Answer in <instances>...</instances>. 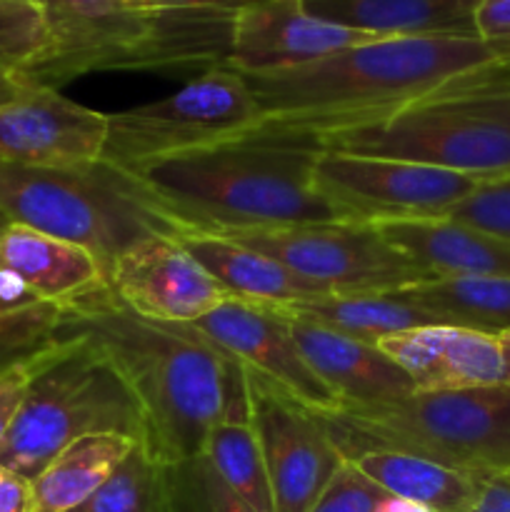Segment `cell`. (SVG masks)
<instances>
[{"mask_svg":"<svg viewBox=\"0 0 510 512\" xmlns=\"http://www.w3.org/2000/svg\"><path fill=\"white\" fill-rule=\"evenodd\" d=\"M445 218L510 240V173L480 180L478 188Z\"/></svg>","mask_w":510,"mask_h":512,"instance_id":"obj_31","label":"cell"},{"mask_svg":"<svg viewBox=\"0 0 510 512\" xmlns=\"http://www.w3.org/2000/svg\"><path fill=\"white\" fill-rule=\"evenodd\" d=\"M350 463L388 495L413 500L430 512H465L480 483V475L398 450H370Z\"/></svg>","mask_w":510,"mask_h":512,"instance_id":"obj_25","label":"cell"},{"mask_svg":"<svg viewBox=\"0 0 510 512\" xmlns=\"http://www.w3.org/2000/svg\"><path fill=\"white\" fill-rule=\"evenodd\" d=\"M165 505L168 512H258L200 453L165 465Z\"/></svg>","mask_w":510,"mask_h":512,"instance_id":"obj_29","label":"cell"},{"mask_svg":"<svg viewBox=\"0 0 510 512\" xmlns=\"http://www.w3.org/2000/svg\"><path fill=\"white\" fill-rule=\"evenodd\" d=\"M115 3L125 5V8H140V3H143V0H115Z\"/></svg>","mask_w":510,"mask_h":512,"instance_id":"obj_40","label":"cell"},{"mask_svg":"<svg viewBox=\"0 0 510 512\" xmlns=\"http://www.w3.org/2000/svg\"><path fill=\"white\" fill-rule=\"evenodd\" d=\"M48 20L33 0H0V63L33 68L50 53Z\"/></svg>","mask_w":510,"mask_h":512,"instance_id":"obj_30","label":"cell"},{"mask_svg":"<svg viewBox=\"0 0 510 512\" xmlns=\"http://www.w3.org/2000/svg\"><path fill=\"white\" fill-rule=\"evenodd\" d=\"M73 512H168L165 463L138 440L115 473Z\"/></svg>","mask_w":510,"mask_h":512,"instance_id":"obj_28","label":"cell"},{"mask_svg":"<svg viewBox=\"0 0 510 512\" xmlns=\"http://www.w3.org/2000/svg\"><path fill=\"white\" fill-rule=\"evenodd\" d=\"M478 38L510 45V0H480L475 8Z\"/></svg>","mask_w":510,"mask_h":512,"instance_id":"obj_34","label":"cell"},{"mask_svg":"<svg viewBox=\"0 0 510 512\" xmlns=\"http://www.w3.org/2000/svg\"><path fill=\"white\" fill-rule=\"evenodd\" d=\"M283 310L373 345L388 335L425 328V325H440L435 315L405 298L400 290H393V293L313 295V298L295 300V303L285 305Z\"/></svg>","mask_w":510,"mask_h":512,"instance_id":"obj_24","label":"cell"},{"mask_svg":"<svg viewBox=\"0 0 510 512\" xmlns=\"http://www.w3.org/2000/svg\"><path fill=\"white\" fill-rule=\"evenodd\" d=\"M63 305L40 300L0 270V373L33 365L60 343Z\"/></svg>","mask_w":510,"mask_h":512,"instance_id":"obj_27","label":"cell"},{"mask_svg":"<svg viewBox=\"0 0 510 512\" xmlns=\"http://www.w3.org/2000/svg\"><path fill=\"white\" fill-rule=\"evenodd\" d=\"M385 498L380 485L345 460L308 512H375Z\"/></svg>","mask_w":510,"mask_h":512,"instance_id":"obj_32","label":"cell"},{"mask_svg":"<svg viewBox=\"0 0 510 512\" xmlns=\"http://www.w3.org/2000/svg\"><path fill=\"white\" fill-rule=\"evenodd\" d=\"M108 288L125 308L160 325H188L213 313L230 293L173 240L153 235L115 260Z\"/></svg>","mask_w":510,"mask_h":512,"instance_id":"obj_13","label":"cell"},{"mask_svg":"<svg viewBox=\"0 0 510 512\" xmlns=\"http://www.w3.org/2000/svg\"><path fill=\"white\" fill-rule=\"evenodd\" d=\"M108 113L63 98L60 90H35L0 108V163L80 165L100 160Z\"/></svg>","mask_w":510,"mask_h":512,"instance_id":"obj_16","label":"cell"},{"mask_svg":"<svg viewBox=\"0 0 510 512\" xmlns=\"http://www.w3.org/2000/svg\"><path fill=\"white\" fill-rule=\"evenodd\" d=\"M60 335L90 340L115 365L143 410V443L160 463L203 450L228 390V358L218 348L183 325L140 318L108 285L63 305Z\"/></svg>","mask_w":510,"mask_h":512,"instance_id":"obj_3","label":"cell"},{"mask_svg":"<svg viewBox=\"0 0 510 512\" xmlns=\"http://www.w3.org/2000/svg\"><path fill=\"white\" fill-rule=\"evenodd\" d=\"M200 455L250 508L273 512L263 445H260L258 430H255L253 415H250L245 370L233 358H228V390H225L223 415L205 435Z\"/></svg>","mask_w":510,"mask_h":512,"instance_id":"obj_22","label":"cell"},{"mask_svg":"<svg viewBox=\"0 0 510 512\" xmlns=\"http://www.w3.org/2000/svg\"><path fill=\"white\" fill-rule=\"evenodd\" d=\"M190 333L208 340L213 348L238 360L260 378L278 385L290 398L313 410H335L333 390L308 368L290 333V320L283 308L225 300L213 313L183 325Z\"/></svg>","mask_w":510,"mask_h":512,"instance_id":"obj_12","label":"cell"},{"mask_svg":"<svg viewBox=\"0 0 510 512\" xmlns=\"http://www.w3.org/2000/svg\"><path fill=\"white\" fill-rule=\"evenodd\" d=\"M325 153L315 130L263 120L255 128L143 165L133 175L168 220L208 233L345 220L315 188Z\"/></svg>","mask_w":510,"mask_h":512,"instance_id":"obj_2","label":"cell"},{"mask_svg":"<svg viewBox=\"0 0 510 512\" xmlns=\"http://www.w3.org/2000/svg\"><path fill=\"white\" fill-rule=\"evenodd\" d=\"M245 370L250 415L263 445L273 512H308L340 465L343 453L313 408Z\"/></svg>","mask_w":510,"mask_h":512,"instance_id":"obj_11","label":"cell"},{"mask_svg":"<svg viewBox=\"0 0 510 512\" xmlns=\"http://www.w3.org/2000/svg\"><path fill=\"white\" fill-rule=\"evenodd\" d=\"M173 240L198 260L220 285L230 293V298L243 303L270 305V308H285L295 300L313 298V295H330L318 285H310L290 273L285 265L273 260L260 250L248 248L233 238L218 233L188 228L175 220Z\"/></svg>","mask_w":510,"mask_h":512,"instance_id":"obj_19","label":"cell"},{"mask_svg":"<svg viewBox=\"0 0 510 512\" xmlns=\"http://www.w3.org/2000/svg\"><path fill=\"white\" fill-rule=\"evenodd\" d=\"M510 75V45L463 35L373 38L298 68L245 75L263 120L328 130Z\"/></svg>","mask_w":510,"mask_h":512,"instance_id":"obj_1","label":"cell"},{"mask_svg":"<svg viewBox=\"0 0 510 512\" xmlns=\"http://www.w3.org/2000/svg\"><path fill=\"white\" fill-rule=\"evenodd\" d=\"M60 338L33 363L28 393L0 443V468L30 483L60 450L85 435L145 440L143 410L115 365L90 340Z\"/></svg>","mask_w":510,"mask_h":512,"instance_id":"obj_5","label":"cell"},{"mask_svg":"<svg viewBox=\"0 0 510 512\" xmlns=\"http://www.w3.org/2000/svg\"><path fill=\"white\" fill-rule=\"evenodd\" d=\"M480 185V178L408 163L325 150L315 165V188L345 220L393 223V220L445 218Z\"/></svg>","mask_w":510,"mask_h":512,"instance_id":"obj_10","label":"cell"},{"mask_svg":"<svg viewBox=\"0 0 510 512\" xmlns=\"http://www.w3.org/2000/svg\"><path fill=\"white\" fill-rule=\"evenodd\" d=\"M245 3H253V0H235V3H233V5H230V8H228V10L238 8V5H245Z\"/></svg>","mask_w":510,"mask_h":512,"instance_id":"obj_42","label":"cell"},{"mask_svg":"<svg viewBox=\"0 0 510 512\" xmlns=\"http://www.w3.org/2000/svg\"><path fill=\"white\" fill-rule=\"evenodd\" d=\"M430 278H510V240L448 218L375 223Z\"/></svg>","mask_w":510,"mask_h":512,"instance_id":"obj_18","label":"cell"},{"mask_svg":"<svg viewBox=\"0 0 510 512\" xmlns=\"http://www.w3.org/2000/svg\"><path fill=\"white\" fill-rule=\"evenodd\" d=\"M0 270L55 305H68L108 285L88 248L18 223H10L0 235Z\"/></svg>","mask_w":510,"mask_h":512,"instance_id":"obj_20","label":"cell"},{"mask_svg":"<svg viewBox=\"0 0 510 512\" xmlns=\"http://www.w3.org/2000/svg\"><path fill=\"white\" fill-rule=\"evenodd\" d=\"M35 90L40 88L30 85L18 68L0 63V108H5L10 103H18L20 98L35 93Z\"/></svg>","mask_w":510,"mask_h":512,"instance_id":"obj_37","label":"cell"},{"mask_svg":"<svg viewBox=\"0 0 510 512\" xmlns=\"http://www.w3.org/2000/svg\"><path fill=\"white\" fill-rule=\"evenodd\" d=\"M288 315L290 333L308 368L328 385L338 405H378L408 398L415 385L373 343Z\"/></svg>","mask_w":510,"mask_h":512,"instance_id":"obj_17","label":"cell"},{"mask_svg":"<svg viewBox=\"0 0 510 512\" xmlns=\"http://www.w3.org/2000/svg\"><path fill=\"white\" fill-rule=\"evenodd\" d=\"M400 293L440 325L510 333V278H430Z\"/></svg>","mask_w":510,"mask_h":512,"instance_id":"obj_26","label":"cell"},{"mask_svg":"<svg viewBox=\"0 0 510 512\" xmlns=\"http://www.w3.org/2000/svg\"><path fill=\"white\" fill-rule=\"evenodd\" d=\"M208 233V230H205ZM260 250L325 293H393L430 275L390 245L378 228L358 220L218 233Z\"/></svg>","mask_w":510,"mask_h":512,"instance_id":"obj_9","label":"cell"},{"mask_svg":"<svg viewBox=\"0 0 510 512\" xmlns=\"http://www.w3.org/2000/svg\"><path fill=\"white\" fill-rule=\"evenodd\" d=\"M263 123L245 75L215 65L178 93L108 115L100 160L135 173L143 165L235 138Z\"/></svg>","mask_w":510,"mask_h":512,"instance_id":"obj_8","label":"cell"},{"mask_svg":"<svg viewBox=\"0 0 510 512\" xmlns=\"http://www.w3.org/2000/svg\"><path fill=\"white\" fill-rule=\"evenodd\" d=\"M375 512H430V510L423 508V505L413 503V500L388 495V498H385L383 503L378 505V510H375Z\"/></svg>","mask_w":510,"mask_h":512,"instance_id":"obj_39","label":"cell"},{"mask_svg":"<svg viewBox=\"0 0 510 512\" xmlns=\"http://www.w3.org/2000/svg\"><path fill=\"white\" fill-rule=\"evenodd\" d=\"M8 225H10V220H8V218H5V215H3V213H0V235H3V233H5V228H8Z\"/></svg>","mask_w":510,"mask_h":512,"instance_id":"obj_41","label":"cell"},{"mask_svg":"<svg viewBox=\"0 0 510 512\" xmlns=\"http://www.w3.org/2000/svg\"><path fill=\"white\" fill-rule=\"evenodd\" d=\"M0 213L88 248L105 280L125 250L153 235H173V223L138 180L103 160L60 168L0 163Z\"/></svg>","mask_w":510,"mask_h":512,"instance_id":"obj_6","label":"cell"},{"mask_svg":"<svg viewBox=\"0 0 510 512\" xmlns=\"http://www.w3.org/2000/svg\"><path fill=\"white\" fill-rule=\"evenodd\" d=\"M315 415L345 460L398 450L470 475L510 473V390H415L393 403L338 405Z\"/></svg>","mask_w":510,"mask_h":512,"instance_id":"obj_4","label":"cell"},{"mask_svg":"<svg viewBox=\"0 0 510 512\" xmlns=\"http://www.w3.org/2000/svg\"><path fill=\"white\" fill-rule=\"evenodd\" d=\"M480 0H303L310 15L373 38H478Z\"/></svg>","mask_w":510,"mask_h":512,"instance_id":"obj_21","label":"cell"},{"mask_svg":"<svg viewBox=\"0 0 510 512\" xmlns=\"http://www.w3.org/2000/svg\"><path fill=\"white\" fill-rule=\"evenodd\" d=\"M33 490L30 480L0 468V512H30Z\"/></svg>","mask_w":510,"mask_h":512,"instance_id":"obj_36","label":"cell"},{"mask_svg":"<svg viewBox=\"0 0 510 512\" xmlns=\"http://www.w3.org/2000/svg\"><path fill=\"white\" fill-rule=\"evenodd\" d=\"M138 443L120 433H93L60 450L30 483V512H73L85 503Z\"/></svg>","mask_w":510,"mask_h":512,"instance_id":"obj_23","label":"cell"},{"mask_svg":"<svg viewBox=\"0 0 510 512\" xmlns=\"http://www.w3.org/2000/svg\"><path fill=\"white\" fill-rule=\"evenodd\" d=\"M465 512H510V473L480 475L478 493Z\"/></svg>","mask_w":510,"mask_h":512,"instance_id":"obj_35","label":"cell"},{"mask_svg":"<svg viewBox=\"0 0 510 512\" xmlns=\"http://www.w3.org/2000/svg\"><path fill=\"white\" fill-rule=\"evenodd\" d=\"M323 135L325 150L433 165L488 180L510 173V75L345 125Z\"/></svg>","mask_w":510,"mask_h":512,"instance_id":"obj_7","label":"cell"},{"mask_svg":"<svg viewBox=\"0 0 510 512\" xmlns=\"http://www.w3.org/2000/svg\"><path fill=\"white\" fill-rule=\"evenodd\" d=\"M368 40L373 35L310 15L303 0H253L233 8L225 65L240 75L275 73L315 63Z\"/></svg>","mask_w":510,"mask_h":512,"instance_id":"obj_14","label":"cell"},{"mask_svg":"<svg viewBox=\"0 0 510 512\" xmlns=\"http://www.w3.org/2000/svg\"><path fill=\"white\" fill-rule=\"evenodd\" d=\"M30 370H33V365H23V368L0 373V443L8 435L10 425H13L15 415H18L20 405H23L25 393H28Z\"/></svg>","mask_w":510,"mask_h":512,"instance_id":"obj_33","label":"cell"},{"mask_svg":"<svg viewBox=\"0 0 510 512\" xmlns=\"http://www.w3.org/2000/svg\"><path fill=\"white\" fill-rule=\"evenodd\" d=\"M415 390H510V333L425 325L378 340Z\"/></svg>","mask_w":510,"mask_h":512,"instance_id":"obj_15","label":"cell"},{"mask_svg":"<svg viewBox=\"0 0 510 512\" xmlns=\"http://www.w3.org/2000/svg\"><path fill=\"white\" fill-rule=\"evenodd\" d=\"M235 0H143L140 10H153V13H180V10H200V8H230Z\"/></svg>","mask_w":510,"mask_h":512,"instance_id":"obj_38","label":"cell"}]
</instances>
